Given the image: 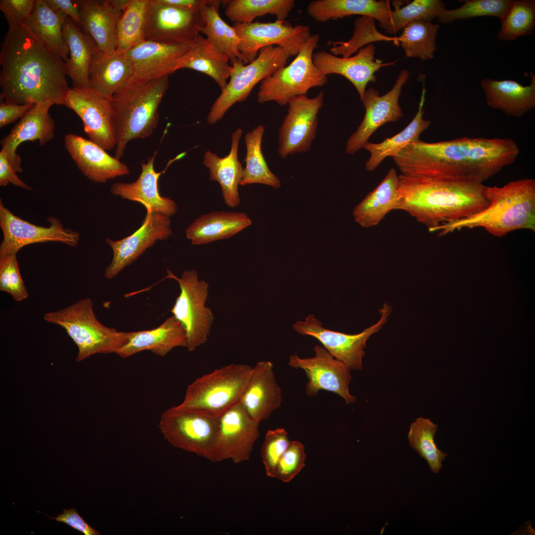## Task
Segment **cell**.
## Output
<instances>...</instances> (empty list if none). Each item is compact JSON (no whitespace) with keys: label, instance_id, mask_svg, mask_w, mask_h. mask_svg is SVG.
<instances>
[{"label":"cell","instance_id":"42","mask_svg":"<svg viewBox=\"0 0 535 535\" xmlns=\"http://www.w3.org/2000/svg\"><path fill=\"white\" fill-rule=\"evenodd\" d=\"M294 5V0H229L225 4L224 13L233 23H251L256 17L266 14L285 20Z\"/></svg>","mask_w":535,"mask_h":535},{"label":"cell","instance_id":"29","mask_svg":"<svg viewBox=\"0 0 535 535\" xmlns=\"http://www.w3.org/2000/svg\"><path fill=\"white\" fill-rule=\"evenodd\" d=\"M187 341L185 327L172 316L155 328L132 332L128 341L116 354L126 358L139 352L150 350L164 357L175 347H187Z\"/></svg>","mask_w":535,"mask_h":535},{"label":"cell","instance_id":"12","mask_svg":"<svg viewBox=\"0 0 535 535\" xmlns=\"http://www.w3.org/2000/svg\"><path fill=\"white\" fill-rule=\"evenodd\" d=\"M391 311L390 306L384 304L379 310V321L357 334H346L326 328L313 314L308 315L303 321H296L293 328L299 334L318 340L332 356L350 371L362 370L367 341L386 322Z\"/></svg>","mask_w":535,"mask_h":535},{"label":"cell","instance_id":"47","mask_svg":"<svg viewBox=\"0 0 535 535\" xmlns=\"http://www.w3.org/2000/svg\"><path fill=\"white\" fill-rule=\"evenodd\" d=\"M396 2L392 10L389 24L386 32L394 34L407 23L414 20L431 22L445 9V4L440 0H414L400 7Z\"/></svg>","mask_w":535,"mask_h":535},{"label":"cell","instance_id":"32","mask_svg":"<svg viewBox=\"0 0 535 535\" xmlns=\"http://www.w3.org/2000/svg\"><path fill=\"white\" fill-rule=\"evenodd\" d=\"M307 11L309 16L319 22L353 15L367 16L377 20L386 31L392 9L389 0H314L309 3Z\"/></svg>","mask_w":535,"mask_h":535},{"label":"cell","instance_id":"11","mask_svg":"<svg viewBox=\"0 0 535 535\" xmlns=\"http://www.w3.org/2000/svg\"><path fill=\"white\" fill-rule=\"evenodd\" d=\"M167 271V277L176 280L180 288L170 311L185 327L186 348L193 351L206 342L214 321L212 310L205 306L209 285L206 281L199 280L198 273L193 269L184 271L180 277Z\"/></svg>","mask_w":535,"mask_h":535},{"label":"cell","instance_id":"15","mask_svg":"<svg viewBox=\"0 0 535 535\" xmlns=\"http://www.w3.org/2000/svg\"><path fill=\"white\" fill-rule=\"evenodd\" d=\"M324 93L314 98L307 95L291 99L278 131V153L281 158L308 151L316 138L318 114L323 106Z\"/></svg>","mask_w":535,"mask_h":535},{"label":"cell","instance_id":"34","mask_svg":"<svg viewBox=\"0 0 535 535\" xmlns=\"http://www.w3.org/2000/svg\"><path fill=\"white\" fill-rule=\"evenodd\" d=\"M133 73L132 62L124 54L107 55L96 47L89 69L90 88L111 98L129 82Z\"/></svg>","mask_w":535,"mask_h":535},{"label":"cell","instance_id":"24","mask_svg":"<svg viewBox=\"0 0 535 535\" xmlns=\"http://www.w3.org/2000/svg\"><path fill=\"white\" fill-rule=\"evenodd\" d=\"M128 0H79L81 25L101 52L116 53V28Z\"/></svg>","mask_w":535,"mask_h":535},{"label":"cell","instance_id":"22","mask_svg":"<svg viewBox=\"0 0 535 535\" xmlns=\"http://www.w3.org/2000/svg\"><path fill=\"white\" fill-rule=\"evenodd\" d=\"M375 47L369 44L353 56L338 57L324 51L313 53L314 64L324 75L336 74L347 78L354 85L362 101L369 82L376 80L375 73L382 67L393 65L396 61L383 62L374 56Z\"/></svg>","mask_w":535,"mask_h":535},{"label":"cell","instance_id":"13","mask_svg":"<svg viewBox=\"0 0 535 535\" xmlns=\"http://www.w3.org/2000/svg\"><path fill=\"white\" fill-rule=\"evenodd\" d=\"M239 38L238 49L246 64L253 61L259 51L268 46L281 47L290 56H296L302 46L311 36L308 25H292L286 20L252 22L232 25Z\"/></svg>","mask_w":535,"mask_h":535},{"label":"cell","instance_id":"25","mask_svg":"<svg viewBox=\"0 0 535 535\" xmlns=\"http://www.w3.org/2000/svg\"><path fill=\"white\" fill-rule=\"evenodd\" d=\"M64 144L79 170L93 182L104 183L130 173L126 164L90 140L68 133L65 136Z\"/></svg>","mask_w":535,"mask_h":535},{"label":"cell","instance_id":"28","mask_svg":"<svg viewBox=\"0 0 535 535\" xmlns=\"http://www.w3.org/2000/svg\"><path fill=\"white\" fill-rule=\"evenodd\" d=\"M157 155V152L155 151L146 162L142 163L141 173L135 181L115 183L110 191L113 195L122 199L142 204L147 212L160 213L170 217L176 213L177 204L170 198L160 195L158 182L160 176L171 162H168L162 171H156L154 162Z\"/></svg>","mask_w":535,"mask_h":535},{"label":"cell","instance_id":"2","mask_svg":"<svg viewBox=\"0 0 535 535\" xmlns=\"http://www.w3.org/2000/svg\"><path fill=\"white\" fill-rule=\"evenodd\" d=\"M0 99L19 105H64L65 62L26 26L9 27L0 44Z\"/></svg>","mask_w":535,"mask_h":535},{"label":"cell","instance_id":"51","mask_svg":"<svg viewBox=\"0 0 535 535\" xmlns=\"http://www.w3.org/2000/svg\"><path fill=\"white\" fill-rule=\"evenodd\" d=\"M0 290L9 294L16 302L22 301L28 297L20 273L16 254L0 257Z\"/></svg>","mask_w":535,"mask_h":535},{"label":"cell","instance_id":"52","mask_svg":"<svg viewBox=\"0 0 535 535\" xmlns=\"http://www.w3.org/2000/svg\"><path fill=\"white\" fill-rule=\"evenodd\" d=\"M305 460L303 444L299 441H291L278 463L274 478L284 482L291 481L304 467Z\"/></svg>","mask_w":535,"mask_h":535},{"label":"cell","instance_id":"20","mask_svg":"<svg viewBox=\"0 0 535 535\" xmlns=\"http://www.w3.org/2000/svg\"><path fill=\"white\" fill-rule=\"evenodd\" d=\"M259 435V423L239 402L219 418L213 462L230 459L238 464L248 460Z\"/></svg>","mask_w":535,"mask_h":535},{"label":"cell","instance_id":"23","mask_svg":"<svg viewBox=\"0 0 535 535\" xmlns=\"http://www.w3.org/2000/svg\"><path fill=\"white\" fill-rule=\"evenodd\" d=\"M190 45L146 40L136 45L124 54L133 68L128 83H146L174 72L178 60Z\"/></svg>","mask_w":535,"mask_h":535},{"label":"cell","instance_id":"6","mask_svg":"<svg viewBox=\"0 0 535 535\" xmlns=\"http://www.w3.org/2000/svg\"><path fill=\"white\" fill-rule=\"evenodd\" d=\"M89 298L78 300L58 310L47 313L44 320L63 328L78 347L77 362L96 354L115 353L129 340L132 332L106 326L97 319Z\"/></svg>","mask_w":535,"mask_h":535},{"label":"cell","instance_id":"39","mask_svg":"<svg viewBox=\"0 0 535 535\" xmlns=\"http://www.w3.org/2000/svg\"><path fill=\"white\" fill-rule=\"evenodd\" d=\"M68 17L54 11L45 0H36L33 11L24 24L65 62L69 52L63 37V27Z\"/></svg>","mask_w":535,"mask_h":535},{"label":"cell","instance_id":"33","mask_svg":"<svg viewBox=\"0 0 535 535\" xmlns=\"http://www.w3.org/2000/svg\"><path fill=\"white\" fill-rule=\"evenodd\" d=\"M252 221L244 212L213 211L192 222L185 230L194 245L229 238L250 226Z\"/></svg>","mask_w":535,"mask_h":535},{"label":"cell","instance_id":"44","mask_svg":"<svg viewBox=\"0 0 535 535\" xmlns=\"http://www.w3.org/2000/svg\"><path fill=\"white\" fill-rule=\"evenodd\" d=\"M438 24L422 20L412 21L404 26L397 37L398 43L408 57L427 60L434 57Z\"/></svg>","mask_w":535,"mask_h":535},{"label":"cell","instance_id":"37","mask_svg":"<svg viewBox=\"0 0 535 535\" xmlns=\"http://www.w3.org/2000/svg\"><path fill=\"white\" fill-rule=\"evenodd\" d=\"M63 37L69 49L65 63L73 87L90 88L89 69L96 48L95 42L69 17L63 25Z\"/></svg>","mask_w":535,"mask_h":535},{"label":"cell","instance_id":"48","mask_svg":"<svg viewBox=\"0 0 535 535\" xmlns=\"http://www.w3.org/2000/svg\"><path fill=\"white\" fill-rule=\"evenodd\" d=\"M373 18L367 16H361L354 22L353 36L348 41L332 42L333 45L329 51L335 55H341L342 57H348L357 52L365 45L378 41H392L397 46L399 45L397 37H389L379 33L376 29Z\"/></svg>","mask_w":535,"mask_h":535},{"label":"cell","instance_id":"46","mask_svg":"<svg viewBox=\"0 0 535 535\" xmlns=\"http://www.w3.org/2000/svg\"><path fill=\"white\" fill-rule=\"evenodd\" d=\"M500 20L498 39L514 40L520 36L531 35L535 28V0H512Z\"/></svg>","mask_w":535,"mask_h":535},{"label":"cell","instance_id":"18","mask_svg":"<svg viewBox=\"0 0 535 535\" xmlns=\"http://www.w3.org/2000/svg\"><path fill=\"white\" fill-rule=\"evenodd\" d=\"M313 349L312 357L303 358L297 354L289 357V366L302 370L307 376L306 394L315 397L320 390H325L338 395L346 404L354 403L356 397L349 391L352 378L349 369L321 345H316Z\"/></svg>","mask_w":535,"mask_h":535},{"label":"cell","instance_id":"30","mask_svg":"<svg viewBox=\"0 0 535 535\" xmlns=\"http://www.w3.org/2000/svg\"><path fill=\"white\" fill-rule=\"evenodd\" d=\"M242 133V130L237 128L231 134V148L227 155L219 157L208 150L203 159V164L209 170L210 179L219 183L224 203L231 208L238 207L241 202L238 186L243 178L244 168L238 160V153Z\"/></svg>","mask_w":535,"mask_h":535},{"label":"cell","instance_id":"53","mask_svg":"<svg viewBox=\"0 0 535 535\" xmlns=\"http://www.w3.org/2000/svg\"><path fill=\"white\" fill-rule=\"evenodd\" d=\"M36 0H0V9L9 27L24 24L32 14Z\"/></svg>","mask_w":535,"mask_h":535},{"label":"cell","instance_id":"31","mask_svg":"<svg viewBox=\"0 0 535 535\" xmlns=\"http://www.w3.org/2000/svg\"><path fill=\"white\" fill-rule=\"evenodd\" d=\"M531 83L523 86L511 80L483 79L481 85L490 107L519 117L535 107V75L531 72Z\"/></svg>","mask_w":535,"mask_h":535},{"label":"cell","instance_id":"1","mask_svg":"<svg viewBox=\"0 0 535 535\" xmlns=\"http://www.w3.org/2000/svg\"><path fill=\"white\" fill-rule=\"evenodd\" d=\"M520 150L510 138L420 140L391 158L401 174L413 178L482 182L513 163Z\"/></svg>","mask_w":535,"mask_h":535},{"label":"cell","instance_id":"19","mask_svg":"<svg viewBox=\"0 0 535 535\" xmlns=\"http://www.w3.org/2000/svg\"><path fill=\"white\" fill-rule=\"evenodd\" d=\"M409 74L407 69L401 70L392 88L382 96L373 88L366 90L361 101L365 108V115L357 129L346 142L347 154H355L369 142V138L378 128L386 123L397 121L402 117L399 99Z\"/></svg>","mask_w":535,"mask_h":535},{"label":"cell","instance_id":"41","mask_svg":"<svg viewBox=\"0 0 535 535\" xmlns=\"http://www.w3.org/2000/svg\"><path fill=\"white\" fill-rule=\"evenodd\" d=\"M218 9L210 5L203 8L204 26L201 32L206 35L207 40L218 52L228 57L232 64L237 59L242 61L238 49L240 39L234 28L220 16Z\"/></svg>","mask_w":535,"mask_h":535},{"label":"cell","instance_id":"17","mask_svg":"<svg viewBox=\"0 0 535 535\" xmlns=\"http://www.w3.org/2000/svg\"><path fill=\"white\" fill-rule=\"evenodd\" d=\"M112 98V97H111ZM91 88L72 87L64 106L80 118L89 140L105 150L115 148L116 139L112 98Z\"/></svg>","mask_w":535,"mask_h":535},{"label":"cell","instance_id":"43","mask_svg":"<svg viewBox=\"0 0 535 535\" xmlns=\"http://www.w3.org/2000/svg\"><path fill=\"white\" fill-rule=\"evenodd\" d=\"M149 0H128L116 28V52L124 54L145 41L144 27Z\"/></svg>","mask_w":535,"mask_h":535},{"label":"cell","instance_id":"27","mask_svg":"<svg viewBox=\"0 0 535 535\" xmlns=\"http://www.w3.org/2000/svg\"><path fill=\"white\" fill-rule=\"evenodd\" d=\"M281 387L277 384L271 362L262 361L252 368L240 403L251 418L259 424L281 406Z\"/></svg>","mask_w":535,"mask_h":535},{"label":"cell","instance_id":"55","mask_svg":"<svg viewBox=\"0 0 535 535\" xmlns=\"http://www.w3.org/2000/svg\"><path fill=\"white\" fill-rule=\"evenodd\" d=\"M16 171L9 162L5 151L0 152V185L6 186L9 183L25 190H32L33 188L20 179Z\"/></svg>","mask_w":535,"mask_h":535},{"label":"cell","instance_id":"4","mask_svg":"<svg viewBox=\"0 0 535 535\" xmlns=\"http://www.w3.org/2000/svg\"><path fill=\"white\" fill-rule=\"evenodd\" d=\"M489 205L467 218L443 224L433 232L439 236L463 228L482 227L502 237L511 231L529 229L535 232V180L524 178L502 187H485Z\"/></svg>","mask_w":535,"mask_h":535},{"label":"cell","instance_id":"9","mask_svg":"<svg viewBox=\"0 0 535 535\" xmlns=\"http://www.w3.org/2000/svg\"><path fill=\"white\" fill-rule=\"evenodd\" d=\"M219 418L178 405L161 414L159 428L173 446L213 462Z\"/></svg>","mask_w":535,"mask_h":535},{"label":"cell","instance_id":"54","mask_svg":"<svg viewBox=\"0 0 535 535\" xmlns=\"http://www.w3.org/2000/svg\"><path fill=\"white\" fill-rule=\"evenodd\" d=\"M50 517V519L63 523L85 535H101L98 531L90 526L73 508L68 510L63 509L62 513L58 514L56 517Z\"/></svg>","mask_w":535,"mask_h":535},{"label":"cell","instance_id":"10","mask_svg":"<svg viewBox=\"0 0 535 535\" xmlns=\"http://www.w3.org/2000/svg\"><path fill=\"white\" fill-rule=\"evenodd\" d=\"M290 57L281 47L271 45L262 48L248 64L237 59L232 64L229 81L211 107L207 122L213 124L221 119L235 103L246 100L259 82L286 65Z\"/></svg>","mask_w":535,"mask_h":535},{"label":"cell","instance_id":"50","mask_svg":"<svg viewBox=\"0 0 535 535\" xmlns=\"http://www.w3.org/2000/svg\"><path fill=\"white\" fill-rule=\"evenodd\" d=\"M290 442L288 433L284 428H278L267 431L261 455L268 477L274 478L278 463Z\"/></svg>","mask_w":535,"mask_h":535},{"label":"cell","instance_id":"38","mask_svg":"<svg viewBox=\"0 0 535 535\" xmlns=\"http://www.w3.org/2000/svg\"><path fill=\"white\" fill-rule=\"evenodd\" d=\"M423 85L418 110L411 122L393 137L378 143L369 142L364 146L363 148L370 153L365 164L367 171L374 170L385 158L396 155L407 146L419 140L420 134L430 126L431 121L423 118L426 91L424 84Z\"/></svg>","mask_w":535,"mask_h":535},{"label":"cell","instance_id":"56","mask_svg":"<svg viewBox=\"0 0 535 535\" xmlns=\"http://www.w3.org/2000/svg\"><path fill=\"white\" fill-rule=\"evenodd\" d=\"M34 105H19L3 102L0 105V128L21 119Z\"/></svg>","mask_w":535,"mask_h":535},{"label":"cell","instance_id":"35","mask_svg":"<svg viewBox=\"0 0 535 535\" xmlns=\"http://www.w3.org/2000/svg\"><path fill=\"white\" fill-rule=\"evenodd\" d=\"M399 194V175L391 168L380 183L354 208L355 220L364 228L378 225L395 210Z\"/></svg>","mask_w":535,"mask_h":535},{"label":"cell","instance_id":"36","mask_svg":"<svg viewBox=\"0 0 535 535\" xmlns=\"http://www.w3.org/2000/svg\"><path fill=\"white\" fill-rule=\"evenodd\" d=\"M229 61L226 55L218 52L199 34L178 60L175 71L188 68L201 72L214 80L222 91L230 75L231 66Z\"/></svg>","mask_w":535,"mask_h":535},{"label":"cell","instance_id":"26","mask_svg":"<svg viewBox=\"0 0 535 535\" xmlns=\"http://www.w3.org/2000/svg\"><path fill=\"white\" fill-rule=\"evenodd\" d=\"M51 103H40L32 108L12 128L0 142L1 149L7 154L8 160L16 172H22V159L17 149L22 143L38 141L45 146L54 137L55 123L49 109Z\"/></svg>","mask_w":535,"mask_h":535},{"label":"cell","instance_id":"40","mask_svg":"<svg viewBox=\"0 0 535 535\" xmlns=\"http://www.w3.org/2000/svg\"><path fill=\"white\" fill-rule=\"evenodd\" d=\"M265 130V126L260 124L245 136L246 166L240 184L241 186L258 183L275 189L281 186L280 179L269 169L262 152V143Z\"/></svg>","mask_w":535,"mask_h":535},{"label":"cell","instance_id":"45","mask_svg":"<svg viewBox=\"0 0 535 535\" xmlns=\"http://www.w3.org/2000/svg\"><path fill=\"white\" fill-rule=\"evenodd\" d=\"M437 427L428 418L419 417L411 424L408 434L410 446L427 462L434 474L438 473L448 455L439 449L435 443Z\"/></svg>","mask_w":535,"mask_h":535},{"label":"cell","instance_id":"57","mask_svg":"<svg viewBox=\"0 0 535 535\" xmlns=\"http://www.w3.org/2000/svg\"><path fill=\"white\" fill-rule=\"evenodd\" d=\"M54 11L67 14L75 23L81 25L79 0H45Z\"/></svg>","mask_w":535,"mask_h":535},{"label":"cell","instance_id":"21","mask_svg":"<svg viewBox=\"0 0 535 535\" xmlns=\"http://www.w3.org/2000/svg\"><path fill=\"white\" fill-rule=\"evenodd\" d=\"M172 234L170 217L160 213L147 212L142 225L135 232L118 240L106 239L112 249L113 257L105 269V277L108 279L114 278L157 240L166 239Z\"/></svg>","mask_w":535,"mask_h":535},{"label":"cell","instance_id":"49","mask_svg":"<svg viewBox=\"0 0 535 535\" xmlns=\"http://www.w3.org/2000/svg\"><path fill=\"white\" fill-rule=\"evenodd\" d=\"M511 0H468L457 8L443 9L437 19L440 23L450 24L456 20L483 16L499 18L500 20L506 13L511 3Z\"/></svg>","mask_w":535,"mask_h":535},{"label":"cell","instance_id":"5","mask_svg":"<svg viewBox=\"0 0 535 535\" xmlns=\"http://www.w3.org/2000/svg\"><path fill=\"white\" fill-rule=\"evenodd\" d=\"M169 85L168 75L146 83H128L112 96L119 159L131 141L150 136L159 120L158 109Z\"/></svg>","mask_w":535,"mask_h":535},{"label":"cell","instance_id":"8","mask_svg":"<svg viewBox=\"0 0 535 535\" xmlns=\"http://www.w3.org/2000/svg\"><path fill=\"white\" fill-rule=\"evenodd\" d=\"M319 39L318 34L311 35L289 65L279 68L261 82L257 93L259 103L274 101L283 106L293 98L307 95L311 88L327 83V76L314 64L312 59Z\"/></svg>","mask_w":535,"mask_h":535},{"label":"cell","instance_id":"7","mask_svg":"<svg viewBox=\"0 0 535 535\" xmlns=\"http://www.w3.org/2000/svg\"><path fill=\"white\" fill-rule=\"evenodd\" d=\"M252 369L231 364L204 374L188 385L179 405L220 417L240 402Z\"/></svg>","mask_w":535,"mask_h":535},{"label":"cell","instance_id":"3","mask_svg":"<svg viewBox=\"0 0 535 535\" xmlns=\"http://www.w3.org/2000/svg\"><path fill=\"white\" fill-rule=\"evenodd\" d=\"M399 179L395 210L407 213L430 232L443 224L476 214L489 204L482 183L413 178L401 174Z\"/></svg>","mask_w":535,"mask_h":535},{"label":"cell","instance_id":"14","mask_svg":"<svg viewBox=\"0 0 535 535\" xmlns=\"http://www.w3.org/2000/svg\"><path fill=\"white\" fill-rule=\"evenodd\" d=\"M204 26L200 11H191L149 0L144 27L146 41L191 44Z\"/></svg>","mask_w":535,"mask_h":535},{"label":"cell","instance_id":"16","mask_svg":"<svg viewBox=\"0 0 535 535\" xmlns=\"http://www.w3.org/2000/svg\"><path fill=\"white\" fill-rule=\"evenodd\" d=\"M49 227L32 224L13 214L0 201V227L3 238L0 245V257L16 254L20 249L29 244L58 242L71 247L77 245L79 232L64 228L57 218L50 216Z\"/></svg>","mask_w":535,"mask_h":535}]
</instances>
